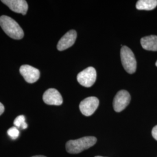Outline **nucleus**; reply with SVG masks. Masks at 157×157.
Instances as JSON below:
<instances>
[{
	"label": "nucleus",
	"instance_id": "nucleus-1",
	"mask_svg": "<svg viewBox=\"0 0 157 157\" xmlns=\"http://www.w3.org/2000/svg\"><path fill=\"white\" fill-rule=\"evenodd\" d=\"M0 26L4 32L12 39H22L24 36L22 29L11 17L6 15L0 17Z\"/></svg>",
	"mask_w": 157,
	"mask_h": 157
},
{
	"label": "nucleus",
	"instance_id": "nucleus-2",
	"mask_svg": "<svg viewBox=\"0 0 157 157\" xmlns=\"http://www.w3.org/2000/svg\"><path fill=\"white\" fill-rule=\"evenodd\" d=\"M96 142L95 137H83L77 140L68 141L66 144V150L70 154H78L94 146Z\"/></svg>",
	"mask_w": 157,
	"mask_h": 157
},
{
	"label": "nucleus",
	"instance_id": "nucleus-3",
	"mask_svg": "<svg viewBox=\"0 0 157 157\" xmlns=\"http://www.w3.org/2000/svg\"><path fill=\"white\" fill-rule=\"evenodd\" d=\"M121 58L125 71L130 74L135 73L137 62L133 51L127 46H123L121 50Z\"/></svg>",
	"mask_w": 157,
	"mask_h": 157
},
{
	"label": "nucleus",
	"instance_id": "nucleus-4",
	"mask_svg": "<svg viewBox=\"0 0 157 157\" xmlns=\"http://www.w3.org/2000/svg\"><path fill=\"white\" fill-rule=\"evenodd\" d=\"M97 78V72L93 67H87L78 73L77 80L82 86L90 87L94 84Z\"/></svg>",
	"mask_w": 157,
	"mask_h": 157
},
{
	"label": "nucleus",
	"instance_id": "nucleus-5",
	"mask_svg": "<svg viewBox=\"0 0 157 157\" xmlns=\"http://www.w3.org/2000/svg\"><path fill=\"white\" fill-rule=\"evenodd\" d=\"M131 100V97L129 92L126 90H120L115 95L113 107L116 112L122 111L129 105Z\"/></svg>",
	"mask_w": 157,
	"mask_h": 157
},
{
	"label": "nucleus",
	"instance_id": "nucleus-6",
	"mask_svg": "<svg viewBox=\"0 0 157 157\" xmlns=\"http://www.w3.org/2000/svg\"><path fill=\"white\" fill-rule=\"evenodd\" d=\"M99 105V100L95 97H89L81 101L79 108L83 115L89 117L93 115Z\"/></svg>",
	"mask_w": 157,
	"mask_h": 157
},
{
	"label": "nucleus",
	"instance_id": "nucleus-7",
	"mask_svg": "<svg viewBox=\"0 0 157 157\" xmlns=\"http://www.w3.org/2000/svg\"><path fill=\"white\" fill-rule=\"evenodd\" d=\"M19 71L23 78L29 83H33L37 82L40 76L39 69L29 65H23L21 66Z\"/></svg>",
	"mask_w": 157,
	"mask_h": 157
},
{
	"label": "nucleus",
	"instance_id": "nucleus-8",
	"mask_svg": "<svg viewBox=\"0 0 157 157\" xmlns=\"http://www.w3.org/2000/svg\"><path fill=\"white\" fill-rule=\"evenodd\" d=\"M43 100L45 104L51 105H61L63 102L62 95L55 89L46 90L43 96Z\"/></svg>",
	"mask_w": 157,
	"mask_h": 157
},
{
	"label": "nucleus",
	"instance_id": "nucleus-9",
	"mask_svg": "<svg viewBox=\"0 0 157 157\" xmlns=\"http://www.w3.org/2000/svg\"><path fill=\"white\" fill-rule=\"evenodd\" d=\"M12 11L26 15L28 10V2L25 0H2L1 1Z\"/></svg>",
	"mask_w": 157,
	"mask_h": 157
},
{
	"label": "nucleus",
	"instance_id": "nucleus-10",
	"mask_svg": "<svg viewBox=\"0 0 157 157\" xmlns=\"http://www.w3.org/2000/svg\"><path fill=\"white\" fill-rule=\"evenodd\" d=\"M76 37V32L74 30H69L58 41L57 49L59 51H63L72 47L75 43Z\"/></svg>",
	"mask_w": 157,
	"mask_h": 157
},
{
	"label": "nucleus",
	"instance_id": "nucleus-11",
	"mask_svg": "<svg viewBox=\"0 0 157 157\" xmlns=\"http://www.w3.org/2000/svg\"><path fill=\"white\" fill-rule=\"evenodd\" d=\"M142 47L146 50L157 51V36L151 35L143 37L141 39Z\"/></svg>",
	"mask_w": 157,
	"mask_h": 157
},
{
	"label": "nucleus",
	"instance_id": "nucleus-12",
	"mask_svg": "<svg viewBox=\"0 0 157 157\" xmlns=\"http://www.w3.org/2000/svg\"><path fill=\"white\" fill-rule=\"evenodd\" d=\"M157 0H139L136 4V8L139 10L150 11L156 8Z\"/></svg>",
	"mask_w": 157,
	"mask_h": 157
},
{
	"label": "nucleus",
	"instance_id": "nucleus-13",
	"mask_svg": "<svg viewBox=\"0 0 157 157\" xmlns=\"http://www.w3.org/2000/svg\"><path fill=\"white\" fill-rule=\"evenodd\" d=\"M13 124L17 128L25 129L28 126L25 121V117L24 115H19L13 121Z\"/></svg>",
	"mask_w": 157,
	"mask_h": 157
},
{
	"label": "nucleus",
	"instance_id": "nucleus-14",
	"mask_svg": "<svg viewBox=\"0 0 157 157\" xmlns=\"http://www.w3.org/2000/svg\"><path fill=\"white\" fill-rule=\"evenodd\" d=\"M8 135L13 140H15L19 136V131L17 127H12L8 130Z\"/></svg>",
	"mask_w": 157,
	"mask_h": 157
},
{
	"label": "nucleus",
	"instance_id": "nucleus-15",
	"mask_svg": "<svg viewBox=\"0 0 157 157\" xmlns=\"http://www.w3.org/2000/svg\"><path fill=\"white\" fill-rule=\"evenodd\" d=\"M152 136L155 140H157V125L154 127L152 130Z\"/></svg>",
	"mask_w": 157,
	"mask_h": 157
},
{
	"label": "nucleus",
	"instance_id": "nucleus-16",
	"mask_svg": "<svg viewBox=\"0 0 157 157\" xmlns=\"http://www.w3.org/2000/svg\"><path fill=\"white\" fill-rule=\"evenodd\" d=\"M4 110H5V108L4 105L1 102H0V115H1L4 113Z\"/></svg>",
	"mask_w": 157,
	"mask_h": 157
},
{
	"label": "nucleus",
	"instance_id": "nucleus-17",
	"mask_svg": "<svg viewBox=\"0 0 157 157\" xmlns=\"http://www.w3.org/2000/svg\"><path fill=\"white\" fill-rule=\"evenodd\" d=\"M46 157L44 155H36V156H33V157Z\"/></svg>",
	"mask_w": 157,
	"mask_h": 157
},
{
	"label": "nucleus",
	"instance_id": "nucleus-18",
	"mask_svg": "<svg viewBox=\"0 0 157 157\" xmlns=\"http://www.w3.org/2000/svg\"><path fill=\"white\" fill-rule=\"evenodd\" d=\"M95 157H101V156H96Z\"/></svg>",
	"mask_w": 157,
	"mask_h": 157
},
{
	"label": "nucleus",
	"instance_id": "nucleus-19",
	"mask_svg": "<svg viewBox=\"0 0 157 157\" xmlns=\"http://www.w3.org/2000/svg\"><path fill=\"white\" fill-rule=\"evenodd\" d=\"M155 65H156V66L157 67V62H156V63H155Z\"/></svg>",
	"mask_w": 157,
	"mask_h": 157
}]
</instances>
